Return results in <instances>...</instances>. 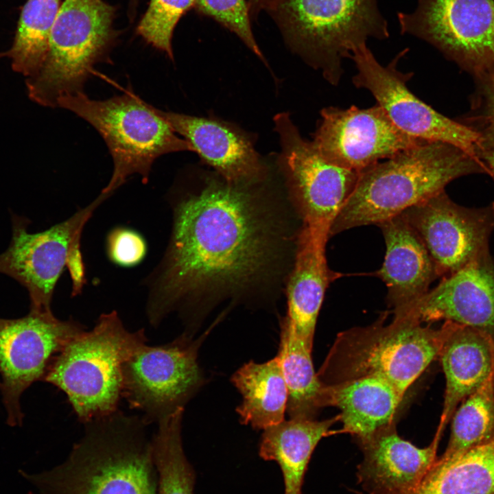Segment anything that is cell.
Masks as SVG:
<instances>
[{
	"instance_id": "cell-36",
	"label": "cell",
	"mask_w": 494,
	"mask_h": 494,
	"mask_svg": "<svg viewBox=\"0 0 494 494\" xmlns=\"http://www.w3.org/2000/svg\"><path fill=\"white\" fill-rule=\"evenodd\" d=\"M278 0H249L248 3L250 17H256L263 10L269 11Z\"/></svg>"
},
{
	"instance_id": "cell-34",
	"label": "cell",
	"mask_w": 494,
	"mask_h": 494,
	"mask_svg": "<svg viewBox=\"0 0 494 494\" xmlns=\"http://www.w3.org/2000/svg\"><path fill=\"white\" fill-rule=\"evenodd\" d=\"M486 77L485 119L488 132L484 137L494 139V64L480 73Z\"/></svg>"
},
{
	"instance_id": "cell-6",
	"label": "cell",
	"mask_w": 494,
	"mask_h": 494,
	"mask_svg": "<svg viewBox=\"0 0 494 494\" xmlns=\"http://www.w3.org/2000/svg\"><path fill=\"white\" fill-rule=\"evenodd\" d=\"M268 12L291 47L335 86L344 59L368 38L389 36L377 0H278Z\"/></svg>"
},
{
	"instance_id": "cell-12",
	"label": "cell",
	"mask_w": 494,
	"mask_h": 494,
	"mask_svg": "<svg viewBox=\"0 0 494 494\" xmlns=\"http://www.w3.org/2000/svg\"><path fill=\"white\" fill-rule=\"evenodd\" d=\"M84 331L81 324L61 320L51 311L30 309L22 318H0V390L8 424L23 423L21 395L43 379L55 357Z\"/></svg>"
},
{
	"instance_id": "cell-27",
	"label": "cell",
	"mask_w": 494,
	"mask_h": 494,
	"mask_svg": "<svg viewBox=\"0 0 494 494\" xmlns=\"http://www.w3.org/2000/svg\"><path fill=\"white\" fill-rule=\"evenodd\" d=\"M311 351L283 320L278 355L288 392L290 419H314L318 410L328 405V385L315 372Z\"/></svg>"
},
{
	"instance_id": "cell-31",
	"label": "cell",
	"mask_w": 494,
	"mask_h": 494,
	"mask_svg": "<svg viewBox=\"0 0 494 494\" xmlns=\"http://www.w3.org/2000/svg\"><path fill=\"white\" fill-rule=\"evenodd\" d=\"M195 0H150L137 28L148 44L173 60L172 40L180 19L193 6Z\"/></svg>"
},
{
	"instance_id": "cell-3",
	"label": "cell",
	"mask_w": 494,
	"mask_h": 494,
	"mask_svg": "<svg viewBox=\"0 0 494 494\" xmlns=\"http://www.w3.org/2000/svg\"><path fill=\"white\" fill-rule=\"evenodd\" d=\"M144 424L117 410L86 423L84 436L49 479L54 494H157Z\"/></svg>"
},
{
	"instance_id": "cell-29",
	"label": "cell",
	"mask_w": 494,
	"mask_h": 494,
	"mask_svg": "<svg viewBox=\"0 0 494 494\" xmlns=\"http://www.w3.org/2000/svg\"><path fill=\"white\" fill-rule=\"evenodd\" d=\"M184 407L160 419L152 439L158 475L157 494H193L195 473L183 449L181 425Z\"/></svg>"
},
{
	"instance_id": "cell-9",
	"label": "cell",
	"mask_w": 494,
	"mask_h": 494,
	"mask_svg": "<svg viewBox=\"0 0 494 494\" xmlns=\"http://www.w3.org/2000/svg\"><path fill=\"white\" fill-rule=\"evenodd\" d=\"M110 196L100 194L68 219L41 232L28 231L29 220L12 215V238L0 255V273L26 288L30 309L51 311L56 283L65 267L73 282V294L81 292L84 268L80 252L83 229L96 209Z\"/></svg>"
},
{
	"instance_id": "cell-14",
	"label": "cell",
	"mask_w": 494,
	"mask_h": 494,
	"mask_svg": "<svg viewBox=\"0 0 494 494\" xmlns=\"http://www.w3.org/2000/svg\"><path fill=\"white\" fill-rule=\"evenodd\" d=\"M397 18L401 34L479 73L494 64L493 0H419L413 12H399Z\"/></svg>"
},
{
	"instance_id": "cell-24",
	"label": "cell",
	"mask_w": 494,
	"mask_h": 494,
	"mask_svg": "<svg viewBox=\"0 0 494 494\" xmlns=\"http://www.w3.org/2000/svg\"><path fill=\"white\" fill-rule=\"evenodd\" d=\"M336 421L290 419L263 430L259 456L274 460L283 475L285 494H301L305 473L311 454Z\"/></svg>"
},
{
	"instance_id": "cell-33",
	"label": "cell",
	"mask_w": 494,
	"mask_h": 494,
	"mask_svg": "<svg viewBox=\"0 0 494 494\" xmlns=\"http://www.w3.org/2000/svg\"><path fill=\"white\" fill-rule=\"evenodd\" d=\"M109 258L116 264L132 266L141 261L146 253V244L137 232L123 228L112 231L107 238Z\"/></svg>"
},
{
	"instance_id": "cell-28",
	"label": "cell",
	"mask_w": 494,
	"mask_h": 494,
	"mask_svg": "<svg viewBox=\"0 0 494 494\" xmlns=\"http://www.w3.org/2000/svg\"><path fill=\"white\" fill-rule=\"evenodd\" d=\"M60 0H27L23 5L11 47L0 58L11 60L13 70L27 78L38 72L46 57Z\"/></svg>"
},
{
	"instance_id": "cell-15",
	"label": "cell",
	"mask_w": 494,
	"mask_h": 494,
	"mask_svg": "<svg viewBox=\"0 0 494 494\" xmlns=\"http://www.w3.org/2000/svg\"><path fill=\"white\" fill-rule=\"evenodd\" d=\"M401 214L426 247L438 277H447L490 252L494 202L468 208L443 191Z\"/></svg>"
},
{
	"instance_id": "cell-18",
	"label": "cell",
	"mask_w": 494,
	"mask_h": 494,
	"mask_svg": "<svg viewBox=\"0 0 494 494\" xmlns=\"http://www.w3.org/2000/svg\"><path fill=\"white\" fill-rule=\"evenodd\" d=\"M153 109L225 181L257 184L267 178V165L249 138L236 127L215 119Z\"/></svg>"
},
{
	"instance_id": "cell-38",
	"label": "cell",
	"mask_w": 494,
	"mask_h": 494,
	"mask_svg": "<svg viewBox=\"0 0 494 494\" xmlns=\"http://www.w3.org/2000/svg\"><path fill=\"white\" fill-rule=\"evenodd\" d=\"M0 389H1V381H0Z\"/></svg>"
},
{
	"instance_id": "cell-37",
	"label": "cell",
	"mask_w": 494,
	"mask_h": 494,
	"mask_svg": "<svg viewBox=\"0 0 494 494\" xmlns=\"http://www.w3.org/2000/svg\"><path fill=\"white\" fill-rule=\"evenodd\" d=\"M138 1L139 0H130L128 16L130 20H133L134 18Z\"/></svg>"
},
{
	"instance_id": "cell-16",
	"label": "cell",
	"mask_w": 494,
	"mask_h": 494,
	"mask_svg": "<svg viewBox=\"0 0 494 494\" xmlns=\"http://www.w3.org/2000/svg\"><path fill=\"white\" fill-rule=\"evenodd\" d=\"M311 141L329 163L361 173L401 151L426 142L401 131L378 104L366 108H323Z\"/></svg>"
},
{
	"instance_id": "cell-35",
	"label": "cell",
	"mask_w": 494,
	"mask_h": 494,
	"mask_svg": "<svg viewBox=\"0 0 494 494\" xmlns=\"http://www.w3.org/2000/svg\"><path fill=\"white\" fill-rule=\"evenodd\" d=\"M478 157L486 167L488 173L494 178V139L484 137Z\"/></svg>"
},
{
	"instance_id": "cell-8",
	"label": "cell",
	"mask_w": 494,
	"mask_h": 494,
	"mask_svg": "<svg viewBox=\"0 0 494 494\" xmlns=\"http://www.w3.org/2000/svg\"><path fill=\"white\" fill-rule=\"evenodd\" d=\"M115 8L103 0H64L52 27L40 69L26 80L29 97L55 108L62 98L83 92L93 66L116 39Z\"/></svg>"
},
{
	"instance_id": "cell-13",
	"label": "cell",
	"mask_w": 494,
	"mask_h": 494,
	"mask_svg": "<svg viewBox=\"0 0 494 494\" xmlns=\"http://www.w3.org/2000/svg\"><path fill=\"white\" fill-rule=\"evenodd\" d=\"M281 151L279 163L303 223L329 233L352 194L360 172L335 165L303 139L287 113L274 117Z\"/></svg>"
},
{
	"instance_id": "cell-22",
	"label": "cell",
	"mask_w": 494,
	"mask_h": 494,
	"mask_svg": "<svg viewBox=\"0 0 494 494\" xmlns=\"http://www.w3.org/2000/svg\"><path fill=\"white\" fill-rule=\"evenodd\" d=\"M439 357L446 379L436 434L440 438L459 403L478 390L494 371V340L484 331L455 322Z\"/></svg>"
},
{
	"instance_id": "cell-21",
	"label": "cell",
	"mask_w": 494,
	"mask_h": 494,
	"mask_svg": "<svg viewBox=\"0 0 494 494\" xmlns=\"http://www.w3.org/2000/svg\"><path fill=\"white\" fill-rule=\"evenodd\" d=\"M440 438L419 448L401 438L391 425L360 442L364 458L357 476L367 494L403 491L417 485L437 459Z\"/></svg>"
},
{
	"instance_id": "cell-26",
	"label": "cell",
	"mask_w": 494,
	"mask_h": 494,
	"mask_svg": "<svg viewBox=\"0 0 494 494\" xmlns=\"http://www.w3.org/2000/svg\"><path fill=\"white\" fill-rule=\"evenodd\" d=\"M375 494H494V438L458 457L437 458L413 488Z\"/></svg>"
},
{
	"instance_id": "cell-4",
	"label": "cell",
	"mask_w": 494,
	"mask_h": 494,
	"mask_svg": "<svg viewBox=\"0 0 494 494\" xmlns=\"http://www.w3.org/2000/svg\"><path fill=\"white\" fill-rule=\"evenodd\" d=\"M386 315L374 324L341 333L334 342L319 373L327 385L358 377L375 375L391 384L403 396L431 362L439 357L454 322L438 329L423 326L410 314Z\"/></svg>"
},
{
	"instance_id": "cell-10",
	"label": "cell",
	"mask_w": 494,
	"mask_h": 494,
	"mask_svg": "<svg viewBox=\"0 0 494 494\" xmlns=\"http://www.w3.org/2000/svg\"><path fill=\"white\" fill-rule=\"evenodd\" d=\"M407 51H401L384 66L367 45L360 47L349 58L357 71L352 78L353 84L367 90L404 133L425 141L451 145L482 163L478 152L483 134L438 113L409 89L408 82L412 73L397 67Z\"/></svg>"
},
{
	"instance_id": "cell-20",
	"label": "cell",
	"mask_w": 494,
	"mask_h": 494,
	"mask_svg": "<svg viewBox=\"0 0 494 494\" xmlns=\"http://www.w3.org/2000/svg\"><path fill=\"white\" fill-rule=\"evenodd\" d=\"M329 237L328 232L303 223L287 285V312L283 320L311 348L325 291L339 277L327 263L325 246Z\"/></svg>"
},
{
	"instance_id": "cell-17",
	"label": "cell",
	"mask_w": 494,
	"mask_h": 494,
	"mask_svg": "<svg viewBox=\"0 0 494 494\" xmlns=\"http://www.w3.org/2000/svg\"><path fill=\"white\" fill-rule=\"evenodd\" d=\"M402 314L471 327L494 340V259L490 252L445 277Z\"/></svg>"
},
{
	"instance_id": "cell-19",
	"label": "cell",
	"mask_w": 494,
	"mask_h": 494,
	"mask_svg": "<svg viewBox=\"0 0 494 494\" xmlns=\"http://www.w3.org/2000/svg\"><path fill=\"white\" fill-rule=\"evenodd\" d=\"M377 226L386 251L376 274L388 288L387 301L394 314H401L422 298L439 277L426 247L401 213Z\"/></svg>"
},
{
	"instance_id": "cell-5",
	"label": "cell",
	"mask_w": 494,
	"mask_h": 494,
	"mask_svg": "<svg viewBox=\"0 0 494 494\" xmlns=\"http://www.w3.org/2000/svg\"><path fill=\"white\" fill-rule=\"evenodd\" d=\"M146 342L144 330L128 331L116 311L103 314L64 346L43 380L65 393L81 421L103 418L117 411L124 362Z\"/></svg>"
},
{
	"instance_id": "cell-11",
	"label": "cell",
	"mask_w": 494,
	"mask_h": 494,
	"mask_svg": "<svg viewBox=\"0 0 494 494\" xmlns=\"http://www.w3.org/2000/svg\"><path fill=\"white\" fill-rule=\"evenodd\" d=\"M183 334L173 342L137 348L122 366V396L144 413L145 422L158 421L185 404L203 383L198 362L202 342Z\"/></svg>"
},
{
	"instance_id": "cell-7",
	"label": "cell",
	"mask_w": 494,
	"mask_h": 494,
	"mask_svg": "<svg viewBox=\"0 0 494 494\" xmlns=\"http://www.w3.org/2000/svg\"><path fill=\"white\" fill-rule=\"evenodd\" d=\"M58 107L69 110L89 123L105 141L113 160V172L102 193L111 196L134 174L148 182L152 166L159 156L193 151L170 126L132 93L104 100L91 99L84 92L66 96Z\"/></svg>"
},
{
	"instance_id": "cell-2",
	"label": "cell",
	"mask_w": 494,
	"mask_h": 494,
	"mask_svg": "<svg viewBox=\"0 0 494 494\" xmlns=\"http://www.w3.org/2000/svg\"><path fill=\"white\" fill-rule=\"evenodd\" d=\"M479 172H487L482 163L449 144L426 141L401 151L360 173L330 236L377 225L445 191L452 180Z\"/></svg>"
},
{
	"instance_id": "cell-1",
	"label": "cell",
	"mask_w": 494,
	"mask_h": 494,
	"mask_svg": "<svg viewBox=\"0 0 494 494\" xmlns=\"http://www.w3.org/2000/svg\"><path fill=\"white\" fill-rule=\"evenodd\" d=\"M262 184L219 176L174 198L168 244L143 281L152 326L176 310L191 316L203 300L239 294L270 274L287 237Z\"/></svg>"
},
{
	"instance_id": "cell-25",
	"label": "cell",
	"mask_w": 494,
	"mask_h": 494,
	"mask_svg": "<svg viewBox=\"0 0 494 494\" xmlns=\"http://www.w3.org/2000/svg\"><path fill=\"white\" fill-rule=\"evenodd\" d=\"M231 381L242 396L236 409L242 423L264 430L285 420L288 392L278 355L263 363L244 364Z\"/></svg>"
},
{
	"instance_id": "cell-30",
	"label": "cell",
	"mask_w": 494,
	"mask_h": 494,
	"mask_svg": "<svg viewBox=\"0 0 494 494\" xmlns=\"http://www.w3.org/2000/svg\"><path fill=\"white\" fill-rule=\"evenodd\" d=\"M451 419L449 440L440 460L458 457L494 438V371L462 401Z\"/></svg>"
},
{
	"instance_id": "cell-23",
	"label": "cell",
	"mask_w": 494,
	"mask_h": 494,
	"mask_svg": "<svg viewBox=\"0 0 494 494\" xmlns=\"http://www.w3.org/2000/svg\"><path fill=\"white\" fill-rule=\"evenodd\" d=\"M403 397L388 381L375 375L328 385V405L340 409L343 430L359 443L392 425Z\"/></svg>"
},
{
	"instance_id": "cell-32",
	"label": "cell",
	"mask_w": 494,
	"mask_h": 494,
	"mask_svg": "<svg viewBox=\"0 0 494 494\" xmlns=\"http://www.w3.org/2000/svg\"><path fill=\"white\" fill-rule=\"evenodd\" d=\"M193 7L235 34L261 60L266 63L251 30L250 12L245 0H195Z\"/></svg>"
}]
</instances>
